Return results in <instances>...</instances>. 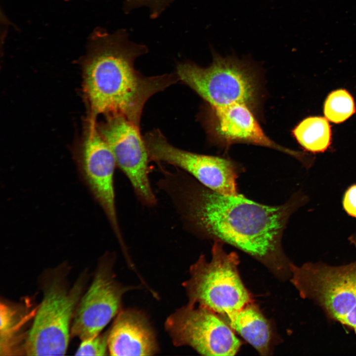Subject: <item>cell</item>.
Returning a JSON list of instances; mask_svg holds the SVG:
<instances>
[{"label":"cell","instance_id":"16","mask_svg":"<svg viewBox=\"0 0 356 356\" xmlns=\"http://www.w3.org/2000/svg\"><path fill=\"white\" fill-rule=\"evenodd\" d=\"M15 306L5 303H0V352L4 355L17 352L19 341L17 336L18 330L26 319L20 315Z\"/></svg>","mask_w":356,"mask_h":356},{"label":"cell","instance_id":"11","mask_svg":"<svg viewBox=\"0 0 356 356\" xmlns=\"http://www.w3.org/2000/svg\"><path fill=\"white\" fill-rule=\"evenodd\" d=\"M113 258L107 254L99 262L92 282L75 310L71 336L83 340L100 334L120 311L123 295L135 288L124 286L116 280Z\"/></svg>","mask_w":356,"mask_h":356},{"label":"cell","instance_id":"21","mask_svg":"<svg viewBox=\"0 0 356 356\" xmlns=\"http://www.w3.org/2000/svg\"><path fill=\"white\" fill-rule=\"evenodd\" d=\"M350 242L356 247V233H354L349 238Z\"/></svg>","mask_w":356,"mask_h":356},{"label":"cell","instance_id":"19","mask_svg":"<svg viewBox=\"0 0 356 356\" xmlns=\"http://www.w3.org/2000/svg\"><path fill=\"white\" fill-rule=\"evenodd\" d=\"M174 0H126L124 9L129 12L132 9L142 6L149 8L150 16L158 17Z\"/></svg>","mask_w":356,"mask_h":356},{"label":"cell","instance_id":"22","mask_svg":"<svg viewBox=\"0 0 356 356\" xmlns=\"http://www.w3.org/2000/svg\"></svg>","mask_w":356,"mask_h":356},{"label":"cell","instance_id":"15","mask_svg":"<svg viewBox=\"0 0 356 356\" xmlns=\"http://www.w3.org/2000/svg\"><path fill=\"white\" fill-rule=\"evenodd\" d=\"M292 133L300 144L312 152L324 151L330 144V128L327 120L322 117H312L304 119Z\"/></svg>","mask_w":356,"mask_h":356},{"label":"cell","instance_id":"1","mask_svg":"<svg viewBox=\"0 0 356 356\" xmlns=\"http://www.w3.org/2000/svg\"><path fill=\"white\" fill-rule=\"evenodd\" d=\"M159 187L170 198L185 229L202 238L229 244L264 265L277 278L291 276L281 244L283 230L307 197L297 193L285 204L270 206L243 195L227 196L206 187L184 171H166Z\"/></svg>","mask_w":356,"mask_h":356},{"label":"cell","instance_id":"7","mask_svg":"<svg viewBox=\"0 0 356 356\" xmlns=\"http://www.w3.org/2000/svg\"><path fill=\"white\" fill-rule=\"evenodd\" d=\"M165 327L176 346H189L203 356H231L242 343L216 312L187 304L166 319Z\"/></svg>","mask_w":356,"mask_h":356},{"label":"cell","instance_id":"4","mask_svg":"<svg viewBox=\"0 0 356 356\" xmlns=\"http://www.w3.org/2000/svg\"><path fill=\"white\" fill-rule=\"evenodd\" d=\"M223 245L215 240L210 261L201 255L190 266V277L182 284L188 304H198L218 315L230 313L252 302L239 274L238 255L226 252Z\"/></svg>","mask_w":356,"mask_h":356},{"label":"cell","instance_id":"9","mask_svg":"<svg viewBox=\"0 0 356 356\" xmlns=\"http://www.w3.org/2000/svg\"><path fill=\"white\" fill-rule=\"evenodd\" d=\"M144 139L150 161L179 169L200 183L221 194H238V170L228 159L187 151L172 145L158 129L147 133Z\"/></svg>","mask_w":356,"mask_h":356},{"label":"cell","instance_id":"3","mask_svg":"<svg viewBox=\"0 0 356 356\" xmlns=\"http://www.w3.org/2000/svg\"><path fill=\"white\" fill-rule=\"evenodd\" d=\"M213 61L201 67L191 61L178 63L179 80L196 92L212 107L235 103L252 109L258 104L260 83L257 68L249 59L222 57L212 49Z\"/></svg>","mask_w":356,"mask_h":356},{"label":"cell","instance_id":"12","mask_svg":"<svg viewBox=\"0 0 356 356\" xmlns=\"http://www.w3.org/2000/svg\"><path fill=\"white\" fill-rule=\"evenodd\" d=\"M210 139L226 148L244 143L273 148L297 157L304 159L301 153L285 148L272 140L264 133L252 109L243 103L218 107L209 106L204 121Z\"/></svg>","mask_w":356,"mask_h":356},{"label":"cell","instance_id":"18","mask_svg":"<svg viewBox=\"0 0 356 356\" xmlns=\"http://www.w3.org/2000/svg\"><path fill=\"white\" fill-rule=\"evenodd\" d=\"M108 332L82 340L76 356H105L108 349Z\"/></svg>","mask_w":356,"mask_h":356},{"label":"cell","instance_id":"6","mask_svg":"<svg viewBox=\"0 0 356 356\" xmlns=\"http://www.w3.org/2000/svg\"><path fill=\"white\" fill-rule=\"evenodd\" d=\"M300 297L318 305L330 320L356 333V261L341 266L307 262L290 266Z\"/></svg>","mask_w":356,"mask_h":356},{"label":"cell","instance_id":"5","mask_svg":"<svg viewBox=\"0 0 356 356\" xmlns=\"http://www.w3.org/2000/svg\"><path fill=\"white\" fill-rule=\"evenodd\" d=\"M63 272H52L43 287V299L26 337L23 352L28 356L64 355L71 323L85 288L83 274L69 287Z\"/></svg>","mask_w":356,"mask_h":356},{"label":"cell","instance_id":"8","mask_svg":"<svg viewBox=\"0 0 356 356\" xmlns=\"http://www.w3.org/2000/svg\"><path fill=\"white\" fill-rule=\"evenodd\" d=\"M83 141L76 152L80 178L105 214L122 247H125L117 214L114 176L117 164L100 133L95 119L90 118Z\"/></svg>","mask_w":356,"mask_h":356},{"label":"cell","instance_id":"2","mask_svg":"<svg viewBox=\"0 0 356 356\" xmlns=\"http://www.w3.org/2000/svg\"><path fill=\"white\" fill-rule=\"evenodd\" d=\"M84 63V91L91 117L122 115L139 126L147 101L179 81L176 74L146 77L134 67L146 47L129 40L124 30L94 32Z\"/></svg>","mask_w":356,"mask_h":356},{"label":"cell","instance_id":"17","mask_svg":"<svg viewBox=\"0 0 356 356\" xmlns=\"http://www.w3.org/2000/svg\"><path fill=\"white\" fill-rule=\"evenodd\" d=\"M355 111V104L352 97L343 89L332 92L325 103V116L328 120L334 123L344 121Z\"/></svg>","mask_w":356,"mask_h":356},{"label":"cell","instance_id":"10","mask_svg":"<svg viewBox=\"0 0 356 356\" xmlns=\"http://www.w3.org/2000/svg\"><path fill=\"white\" fill-rule=\"evenodd\" d=\"M97 127L139 201L147 207L155 206L157 199L149 177L150 161L139 126L123 116L113 115Z\"/></svg>","mask_w":356,"mask_h":356},{"label":"cell","instance_id":"14","mask_svg":"<svg viewBox=\"0 0 356 356\" xmlns=\"http://www.w3.org/2000/svg\"><path fill=\"white\" fill-rule=\"evenodd\" d=\"M219 316L261 355L268 356L271 353L272 328L268 320L253 302L240 310Z\"/></svg>","mask_w":356,"mask_h":356},{"label":"cell","instance_id":"13","mask_svg":"<svg viewBox=\"0 0 356 356\" xmlns=\"http://www.w3.org/2000/svg\"><path fill=\"white\" fill-rule=\"evenodd\" d=\"M111 356H152L158 351L156 336L146 316L133 309L120 310L108 336Z\"/></svg>","mask_w":356,"mask_h":356},{"label":"cell","instance_id":"20","mask_svg":"<svg viewBox=\"0 0 356 356\" xmlns=\"http://www.w3.org/2000/svg\"><path fill=\"white\" fill-rule=\"evenodd\" d=\"M342 204L346 212L356 218V184L351 185L346 191Z\"/></svg>","mask_w":356,"mask_h":356}]
</instances>
